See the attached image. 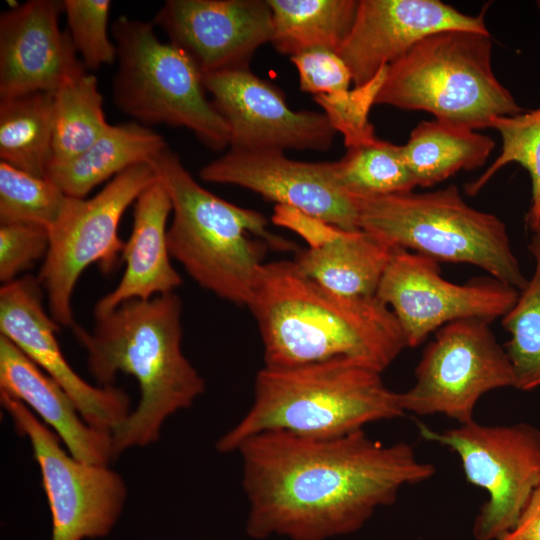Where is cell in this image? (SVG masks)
<instances>
[{
  "mask_svg": "<svg viewBox=\"0 0 540 540\" xmlns=\"http://www.w3.org/2000/svg\"><path fill=\"white\" fill-rule=\"evenodd\" d=\"M53 93L0 98V158L29 174L45 177L51 160Z\"/></svg>",
  "mask_w": 540,
  "mask_h": 540,
  "instance_id": "484cf974",
  "label": "cell"
},
{
  "mask_svg": "<svg viewBox=\"0 0 540 540\" xmlns=\"http://www.w3.org/2000/svg\"><path fill=\"white\" fill-rule=\"evenodd\" d=\"M519 290L491 276L464 284L443 278L439 263L398 248L376 296L394 313L408 347L446 324L466 319L491 323L515 304Z\"/></svg>",
  "mask_w": 540,
  "mask_h": 540,
  "instance_id": "4fadbf2b",
  "label": "cell"
},
{
  "mask_svg": "<svg viewBox=\"0 0 540 540\" xmlns=\"http://www.w3.org/2000/svg\"><path fill=\"white\" fill-rule=\"evenodd\" d=\"M118 68L113 100L143 124L192 131L208 148L230 145L229 127L205 95L203 74L182 49L161 41L153 22L119 16L111 26Z\"/></svg>",
  "mask_w": 540,
  "mask_h": 540,
  "instance_id": "ba28073f",
  "label": "cell"
},
{
  "mask_svg": "<svg viewBox=\"0 0 540 540\" xmlns=\"http://www.w3.org/2000/svg\"><path fill=\"white\" fill-rule=\"evenodd\" d=\"M298 72L302 92L317 95H335L350 90L352 76L337 52L327 49L308 50L291 56Z\"/></svg>",
  "mask_w": 540,
  "mask_h": 540,
  "instance_id": "e575fe53",
  "label": "cell"
},
{
  "mask_svg": "<svg viewBox=\"0 0 540 540\" xmlns=\"http://www.w3.org/2000/svg\"><path fill=\"white\" fill-rule=\"evenodd\" d=\"M42 298L37 277H18L3 284L0 335L64 389L88 424L112 433L131 413L129 395L114 385H91L73 370L56 337L60 326L44 309Z\"/></svg>",
  "mask_w": 540,
  "mask_h": 540,
  "instance_id": "2e32d148",
  "label": "cell"
},
{
  "mask_svg": "<svg viewBox=\"0 0 540 540\" xmlns=\"http://www.w3.org/2000/svg\"><path fill=\"white\" fill-rule=\"evenodd\" d=\"M498 540H540V483L531 494L516 525Z\"/></svg>",
  "mask_w": 540,
  "mask_h": 540,
  "instance_id": "d590c367",
  "label": "cell"
},
{
  "mask_svg": "<svg viewBox=\"0 0 540 540\" xmlns=\"http://www.w3.org/2000/svg\"><path fill=\"white\" fill-rule=\"evenodd\" d=\"M490 33H432L387 66L375 104L431 113L473 130L524 112L496 78Z\"/></svg>",
  "mask_w": 540,
  "mask_h": 540,
  "instance_id": "8992f818",
  "label": "cell"
},
{
  "mask_svg": "<svg viewBox=\"0 0 540 540\" xmlns=\"http://www.w3.org/2000/svg\"><path fill=\"white\" fill-rule=\"evenodd\" d=\"M92 331L75 324L88 369L100 386L118 373L133 376L139 403L112 432L115 457L159 439L164 422L204 393L205 381L182 350V301L175 292L133 299L95 316Z\"/></svg>",
  "mask_w": 540,
  "mask_h": 540,
  "instance_id": "3957f363",
  "label": "cell"
},
{
  "mask_svg": "<svg viewBox=\"0 0 540 540\" xmlns=\"http://www.w3.org/2000/svg\"><path fill=\"white\" fill-rule=\"evenodd\" d=\"M334 163L340 185L354 198L407 193L417 187L401 146L377 137L348 147Z\"/></svg>",
  "mask_w": 540,
  "mask_h": 540,
  "instance_id": "83f0119b",
  "label": "cell"
},
{
  "mask_svg": "<svg viewBox=\"0 0 540 540\" xmlns=\"http://www.w3.org/2000/svg\"><path fill=\"white\" fill-rule=\"evenodd\" d=\"M169 194L171 257L202 288L248 306L267 247L294 245L268 229L260 212L232 204L202 187L168 146L149 162Z\"/></svg>",
  "mask_w": 540,
  "mask_h": 540,
  "instance_id": "5b68a950",
  "label": "cell"
},
{
  "mask_svg": "<svg viewBox=\"0 0 540 540\" xmlns=\"http://www.w3.org/2000/svg\"><path fill=\"white\" fill-rule=\"evenodd\" d=\"M358 228L389 245L439 262L466 263L522 290L524 276L504 222L471 207L455 185L355 198Z\"/></svg>",
  "mask_w": 540,
  "mask_h": 540,
  "instance_id": "52a82bcc",
  "label": "cell"
},
{
  "mask_svg": "<svg viewBox=\"0 0 540 540\" xmlns=\"http://www.w3.org/2000/svg\"><path fill=\"white\" fill-rule=\"evenodd\" d=\"M67 198L48 178L0 162V224L31 223L50 230Z\"/></svg>",
  "mask_w": 540,
  "mask_h": 540,
  "instance_id": "4dcf8cb0",
  "label": "cell"
},
{
  "mask_svg": "<svg viewBox=\"0 0 540 540\" xmlns=\"http://www.w3.org/2000/svg\"><path fill=\"white\" fill-rule=\"evenodd\" d=\"M50 246L49 229L31 223L0 224V281L17 279L23 271L46 257Z\"/></svg>",
  "mask_w": 540,
  "mask_h": 540,
  "instance_id": "836d02e7",
  "label": "cell"
},
{
  "mask_svg": "<svg viewBox=\"0 0 540 540\" xmlns=\"http://www.w3.org/2000/svg\"><path fill=\"white\" fill-rule=\"evenodd\" d=\"M156 180L153 166L143 162L116 175L91 198L68 196L49 230V250L37 277L46 292L49 313L60 327L75 325L71 301L82 272L97 263L109 273L120 262L125 243L118 234L120 220Z\"/></svg>",
  "mask_w": 540,
  "mask_h": 540,
  "instance_id": "9c48e42d",
  "label": "cell"
},
{
  "mask_svg": "<svg viewBox=\"0 0 540 540\" xmlns=\"http://www.w3.org/2000/svg\"><path fill=\"white\" fill-rule=\"evenodd\" d=\"M53 97L49 167L64 164L81 154L110 126L105 119L103 97L94 75L85 72L61 86Z\"/></svg>",
  "mask_w": 540,
  "mask_h": 540,
  "instance_id": "4316f807",
  "label": "cell"
},
{
  "mask_svg": "<svg viewBox=\"0 0 540 540\" xmlns=\"http://www.w3.org/2000/svg\"><path fill=\"white\" fill-rule=\"evenodd\" d=\"M380 372L351 359L295 367L264 366L256 375L253 402L220 439L219 452H236L246 439L269 431L334 438L405 414L400 393Z\"/></svg>",
  "mask_w": 540,
  "mask_h": 540,
  "instance_id": "277c9868",
  "label": "cell"
},
{
  "mask_svg": "<svg viewBox=\"0 0 540 540\" xmlns=\"http://www.w3.org/2000/svg\"><path fill=\"white\" fill-rule=\"evenodd\" d=\"M418 429L425 440L454 451L467 481L487 492L474 540H498L510 531L540 483V430L528 423L490 426L475 420L443 431L419 422Z\"/></svg>",
  "mask_w": 540,
  "mask_h": 540,
  "instance_id": "30bf717a",
  "label": "cell"
},
{
  "mask_svg": "<svg viewBox=\"0 0 540 540\" xmlns=\"http://www.w3.org/2000/svg\"><path fill=\"white\" fill-rule=\"evenodd\" d=\"M63 1L30 0L0 16V98L54 93L87 72L69 32L59 27Z\"/></svg>",
  "mask_w": 540,
  "mask_h": 540,
  "instance_id": "d6986e66",
  "label": "cell"
},
{
  "mask_svg": "<svg viewBox=\"0 0 540 540\" xmlns=\"http://www.w3.org/2000/svg\"><path fill=\"white\" fill-rule=\"evenodd\" d=\"M172 212L168 192L157 178L134 203L132 232L121 258L126 267L114 290L95 305L94 316L114 310L123 302L172 293L182 278L171 264L167 220Z\"/></svg>",
  "mask_w": 540,
  "mask_h": 540,
  "instance_id": "7402d4cb",
  "label": "cell"
},
{
  "mask_svg": "<svg viewBox=\"0 0 540 540\" xmlns=\"http://www.w3.org/2000/svg\"><path fill=\"white\" fill-rule=\"evenodd\" d=\"M111 1L63 0L67 31L86 70L112 64L117 58L108 35Z\"/></svg>",
  "mask_w": 540,
  "mask_h": 540,
  "instance_id": "1f68e13d",
  "label": "cell"
},
{
  "mask_svg": "<svg viewBox=\"0 0 540 540\" xmlns=\"http://www.w3.org/2000/svg\"><path fill=\"white\" fill-rule=\"evenodd\" d=\"M274 212V223L298 232L309 243L293 260L302 274L342 296H376L398 248L367 231L343 230L287 206L277 205Z\"/></svg>",
  "mask_w": 540,
  "mask_h": 540,
  "instance_id": "ffe728a7",
  "label": "cell"
},
{
  "mask_svg": "<svg viewBox=\"0 0 540 540\" xmlns=\"http://www.w3.org/2000/svg\"><path fill=\"white\" fill-rule=\"evenodd\" d=\"M387 66L362 86L335 95H317L314 101L323 109L333 129L343 135L346 148L376 138L369 122V111L385 79Z\"/></svg>",
  "mask_w": 540,
  "mask_h": 540,
  "instance_id": "d6a6232c",
  "label": "cell"
},
{
  "mask_svg": "<svg viewBox=\"0 0 540 540\" xmlns=\"http://www.w3.org/2000/svg\"><path fill=\"white\" fill-rule=\"evenodd\" d=\"M490 128L501 136L502 148L497 159L466 191L476 195L487 182L504 166L515 162L530 174L532 199L526 215V225L534 234L540 233V107L514 116L496 117Z\"/></svg>",
  "mask_w": 540,
  "mask_h": 540,
  "instance_id": "f546056e",
  "label": "cell"
},
{
  "mask_svg": "<svg viewBox=\"0 0 540 540\" xmlns=\"http://www.w3.org/2000/svg\"><path fill=\"white\" fill-rule=\"evenodd\" d=\"M248 308L267 367L344 358L382 373L408 347L394 313L377 296L336 294L293 261L263 264Z\"/></svg>",
  "mask_w": 540,
  "mask_h": 540,
  "instance_id": "7a4b0ae2",
  "label": "cell"
},
{
  "mask_svg": "<svg viewBox=\"0 0 540 540\" xmlns=\"http://www.w3.org/2000/svg\"><path fill=\"white\" fill-rule=\"evenodd\" d=\"M528 249L535 263L533 275L502 317V327L510 335L505 350L515 388L523 391L540 386V233L532 236Z\"/></svg>",
  "mask_w": 540,
  "mask_h": 540,
  "instance_id": "f1b7e54d",
  "label": "cell"
},
{
  "mask_svg": "<svg viewBox=\"0 0 540 540\" xmlns=\"http://www.w3.org/2000/svg\"><path fill=\"white\" fill-rule=\"evenodd\" d=\"M489 322L454 321L435 332L415 369V382L400 393L403 411L442 414L465 424L474 420L480 398L496 389L515 387L514 372Z\"/></svg>",
  "mask_w": 540,
  "mask_h": 540,
  "instance_id": "8fae6325",
  "label": "cell"
},
{
  "mask_svg": "<svg viewBox=\"0 0 540 540\" xmlns=\"http://www.w3.org/2000/svg\"><path fill=\"white\" fill-rule=\"evenodd\" d=\"M153 24L192 58L203 76L249 67L273 33L267 0H167Z\"/></svg>",
  "mask_w": 540,
  "mask_h": 540,
  "instance_id": "e0dca14e",
  "label": "cell"
},
{
  "mask_svg": "<svg viewBox=\"0 0 540 540\" xmlns=\"http://www.w3.org/2000/svg\"><path fill=\"white\" fill-rule=\"evenodd\" d=\"M494 147L487 135L434 119L420 122L401 150L416 186L430 187L461 170L482 166Z\"/></svg>",
  "mask_w": 540,
  "mask_h": 540,
  "instance_id": "cb8c5ba5",
  "label": "cell"
},
{
  "mask_svg": "<svg viewBox=\"0 0 540 540\" xmlns=\"http://www.w3.org/2000/svg\"><path fill=\"white\" fill-rule=\"evenodd\" d=\"M203 83L229 127L230 149L325 151L333 143L323 112L291 109L283 91L249 67L204 75Z\"/></svg>",
  "mask_w": 540,
  "mask_h": 540,
  "instance_id": "5bb4252c",
  "label": "cell"
},
{
  "mask_svg": "<svg viewBox=\"0 0 540 540\" xmlns=\"http://www.w3.org/2000/svg\"><path fill=\"white\" fill-rule=\"evenodd\" d=\"M16 431L29 439L52 518L51 540H83L109 534L127 497L123 478L108 465L73 457L60 438L21 401L0 391Z\"/></svg>",
  "mask_w": 540,
  "mask_h": 540,
  "instance_id": "7c38bea8",
  "label": "cell"
},
{
  "mask_svg": "<svg viewBox=\"0 0 540 540\" xmlns=\"http://www.w3.org/2000/svg\"><path fill=\"white\" fill-rule=\"evenodd\" d=\"M274 48L289 57L313 49L339 51L353 25L356 0H267Z\"/></svg>",
  "mask_w": 540,
  "mask_h": 540,
  "instance_id": "d4e9b609",
  "label": "cell"
},
{
  "mask_svg": "<svg viewBox=\"0 0 540 540\" xmlns=\"http://www.w3.org/2000/svg\"><path fill=\"white\" fill-rule=\"evenodd\" d=\"M206 182L236 185L343 230H358L356 200L334 162L292 160L281 150H234L203 166Z\"/></svg>",
  "mask_w": 540,
  "mask_h": 540,
  "instance_id": "9a60e30c",
  "label": "cell"
},
{
  "mask_svg": "<svg viewBox=\"0 0 540 540\" xmlns=\"http://www.w3.org/2000/svg\"><path fill=\"white\" fill-rule=\"evenodd\" d=\"M0 391L26 405L76 459L108 465L116 458L112 433L88 424L64 389L3 335Z\"/></svg>",
  "mask_w": 540,
  "mask_h": 540,
  "instance_id": "44dd1931",
  "label": "cell"
},
{
  "mask_svg": "<svg viewBox=\"0 0 540 540\" xmlns=\"http://www.w3.org/2000/svg\"><path fill=\"white\" fill-rule=\"evenodd\" d=\"M444 30L489 33L483 11L470 16L439 0H359L338 54L358 87L424 37Z\"/></svg>",
  "mask_w": 540,
  "mask_h": 540,
  "instance_id": "ac0fdd59",
  "label": "cell"
},
{
  "mask_svg": "<svg viewBox=\"0 0 540 540\" xmlns=\"http://www.w3.org/2000/svg\"><path fill=\"white\" fill-rule=\"evenodd\" d=\"M167 144L153 129L135 120L108 129L72 160L49 167L46 178L73 198H86L104 181L139 163L150 162Z\"/></svg>",
  "mask_w": 540,
  "mask_h": 540,
  "instance_id": "603a6c76",
  "label": "cell"
},
{
  "mask_svg": "<svg viewBox=\"0 0 540 540\" xmlns=\"http://www.w3.org/2000/svg\"><path fill=\"white\" fill-rule=\"evenodd\" d=\"M248 501L246 533L328 540L358 531L400 491L436 469L404 442L386 445L364 430L334 438L280 431L254 435L237 448Z\"/></svg>",
  "mask_w": 540,
  "mask_h": 540,
  "instance_id": "6da1fadb",
  "label": "cell"
}]
</instances>
